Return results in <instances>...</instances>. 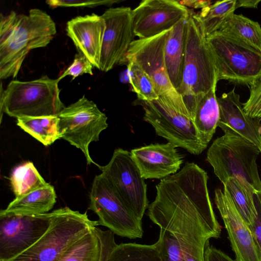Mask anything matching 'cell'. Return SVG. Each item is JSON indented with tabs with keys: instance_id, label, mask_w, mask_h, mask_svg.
I'll return each instance as SVG.
<instances>
[{
	"instance_id": "30bf717a",
	"label": "cell",
	"mask_w": 261,
	"mask_h": 261,
	"mask_svg": "<svg viewBox=\"0 0 261 261\" xmlns=\"http://www.w3.org/2000/svg\"><path fill=\"white\" fill-rule=\"evenodd\" d=\"M89 196L88 209L98 216L99 225L122 237L130 239L142 237V220L129 210L101 173L95 176Z\"/></svg>"
},
{
	"instance_id": "1f68e13d",
	"label": "cell",
	"mask_w": 261,
	"mask_h": 261,
	"mask_svg": "<svg viewBox=\"0 0 261 261\" xmlns=\"http://www.w3.org/2000/svg\"><path fill=\"white\" fill-rule=\"evenodd\" d=\"M93 67V65L85 56L79 53L75 55L73 62L58 80L60 81L67 75L72 76V80H73L77 76L84 73L93 75L92 69Z\"/></svg>"
},
{
	"instance_id": "9a60e30c",
	"label": "cell",
	"mask_w": 261,
	"mask_h": 261,
	"mask_svg": "<svg viewBox=\"0 0 261 261\" xmlns=\"http://www.w3.org/2000/svg\"><path fill=\"white\" fill-rule=\"evenodd\" d=\"M190 11L175 0H143L132 10L134 32L139 39L149 38L171 30Z\"/></svg>"
},
{
	"instance_id": "e575fe53",
	"label": "cell",
	"mask_w": 261,
	"mask_h": 261,
	"mask_svg": "<svg viewBox=\"0 0 261 261\" xmlns=\"http://www.w3.org/2000/svg\"><path fill=\"white\" fill-rule=\"evenodd\" d=\"M204 261H237L233 259L221 250L213 246H210L209 242L206 245Z\"/></svg>"
},
{
	"instance_id": "603a6c76",
	"label": "cell",
	"mask_w": 261,
	"mask_h": 261,
	"mask_svg": "<svg viewBox=\"0 0 261 261\" xmlns=\"http://www.w3.org/2000/svg\"><path fill=\"white\" fill-rule=\"evenodd\" d=\"M224 186V192L232 201L238 212L250 226L257 213L254 195L256 191L248 183L237 177L229 178Z\"/></svg>"
},
{
	"instance_id": "d6986e66",
	"label": "cell",
	"mask_w": 261,
	"mask_h": 261,
	"mask_svg": "<svg viewBox=\"0 0 261 261\" xmlns=\"http://www.w3.org/2000/svg\"><path fill=\"white\" fill-rule=\"evenodd\" d=\"M106 23L96 14L75 17L67 23V34L79 53L85 56L93 66L100 70V60Z\"/></svg>"
},
{
	"instance_id": "4316f807",
	"label": "cell",
	"mask_w": 261,
	"mask_h": 261,
	"mask_svg": "<svg viewBox=\"0 0 261 261\" xmlns=\"http://www.w3.org/2000/svg\"><path fill=\"white\" fill-rule=\"evenodd\" d=\"M15 198H19L49 184L46 182L34 164L27 162L15 167L10 178Z\"/></svg>"
},
{
	"instance_id": "52a82bcc",
	"label": "cell",
	"mask_w": 261,
	"mask_h": 261,
	"mask_svg": "<svg viewBox=\"0 0 261 261\" xmlns=\"http://www.w3.org/2000/svg\"><path fill=\"white\" fill-rule=\"evenodd\" d=\"M217 138L207 152V162L223 185L231 177L243 179L256 191H261V179L257 160L260 152L257 146L230 131Z\"/></svg>"
},
{
	"instance_id": "4dcf8cb0",
	"label": "cell",
	"mask_w": 261,
	"mask_h": 261,
	"mask_svg": "<svg viewBox=\"0 0 261 261\" xmlns=\"http://www.w3.org/2000/svg\"><path fill=\"white\" fill-rule=\"evenodd\" d=\"M250 96L243 108L246 114L253 118L261 119V79L250 86Z\"/></svg>"
},
{
	"instance_id": "6da1fadb",
	"label": "cell",
	"mask_w": 261,
	"mask_h": 261,
	"mask_svg": "<svg viewBox=\"0 0 261 261\" xmlns=\"http://www.w3.org/2000/svg\"><path fill=\"white\" fill-rule=\"evenodd\" d=\"M208 179L205 171L187 162L178 172L161 180L155 199L147 208V215L154 224L162 223L174 233L185 261H204L207 243L221 234Z\"/></svg>"
},
{
	"instance_id": "5bb4252c",
	"label": "cell",
	"mask_w": 261,
	"mask_h": 261,
	"mask_svg": "<svg viewBox=\"0 0 261 261\" xmlns=\"http://www.w3.org/2000/svg\"><path fill=\"white\" fill-rule=\"evenodd\" d=\"M106 23L100 60V70L108 72L121 64L136 36L132 10L128 7L111 8L101 15Z\"/></svg>"
},
{
	"instance_id": "f546056e",
	"label": "cell",
	"mask_w": 261,
	"mask_h": 261,
	"mask_svg": "<svg viewBox=\"0 0 261 261\" xmlns=\"http://www.w3.org/2000/svg\"><path fill=\"white\" fill-rule=\"evenodd\" d=\"M129 83L133 91L136 93L138 99L152 101L159 98L154 84L148 75L133 62L127 64Z\"/></svg>"
},
{
	"instance_id": "ba28073f",
	"label": "cell",
	"mask_w": 261,
	"mask_h": 261,
	"mask_svg": "<svg viewBox=\"0 0 261 261\" xmlns=\"http://www.w3.org/2000/svg\"><path fill=\"white\" fill-rule=\"evenodd\" d=\"M171 30L151 38L135 40L121 64H137L151 79L159 97H167L177 111L191 118L181 95L171 83L166 69L165 46Z\"/></svg>"
},
{
	"instance_id": "484cf974",
	"label": "cell",
	"mask_w": 261,
	"mask_h": 261,
	"mask_svg": "<svg viewBox=\"0 0 261 261\" xmlns=\"http://www.w3.org/2000/svg\"><path fill=\"white\" fill-rule=\"evenodd\" d=\"M218 31L232 35L261 50V27L259 23L242 14L234 13Z\"/></svg>"
},
{
	"instance_id": "7a4b0ae2",
	"label": "cell",
	"mask_w": 261,
	"mask_h": 261,
	"mask_svg": "<svg viewBox=\"0 0 261 261\" xmlns=\"http://www.w3.org/2000/svg\"><path fill=\"white\" fill-rule=\"evenodd\" d=\"M57 33L51 17L37 8L1 15L0 78L15 77L31 50L45 47Z\"/></svg>"
},
{
	"instance_id": "ac0fdd59",
	"label": "cell",
	"mask_w": 261,
	"mask_h": 261,
	"mask_svg": "<svg viewBox=\"0 0 261 261\" xmlns=\"http://www.w3.org/2000/svg\"><path fill=\"white\" fill-rule=\"evenodd\" d=\"M235 88L217 98L220 109L218 127L233 132L258 147L261 152V119L247 115Z\"/></svg>"
},
{
	"instance_id": "f1b7e54d",
	"label": "cell",
	"mask_w": 261,
	"mask_h": 261,
	"mask_svg": "<svg viewBox=\"0 0 261 261\" xmlns=\"http://www.w3.org/2000/svg\"><path fill=\"white\" fill-rule=\"evenodd\" d=\"M96 227L82 238L60 261H100L101 245Z\"/></svg>"
},
{
	"instance_id": "74e56055",
	"label": "cell",
	"mask_w": 261,
	"mask_h": 261,
	"mask_svg": "<svg viewBox=\"0 0 261 261\" xmlns=\"http://www.w3.org/2000/svg\"><path fill=\"white\" fill-rule=\"evenodd\" d=\"M256 198L258 201L260 210H261V191H256L255 192Z\"/></svg>"
},
{
	"instance_id": "3957f363",
	"label": "cell",
	"mask_w": 261,
	"mask_h": 261,
	"mask_svg": "<svg viewBox=\"0 0 261 261\" xmlns=\"http://www.w3.org/2000/svg\"><path fill=\"white\" fill-rule=\"evenodd\" d=\"M218 82L206 37L190 12L187 23L182 80L178 92L192 120L199 100L217 86Z\"/></svg>"
},
{
	"instance_id": "4fadbf2b",
	"label": "cell",
	"mask_w": 261,
	"mask_h": 261,
	"mask_svg": "<svg viewBox=\"0 0 261 261\" xmlns=\"http://www.w3.org/2000/svg\"><path fill=\"white\" fill-rule=\"evenodd\" d=\"M53 211L36 215L0 214V261H9L36 243L49 228Z\"/></svg>"
},
{
	"instance_id": "8fae6325",
	"label": "cell",
	"mask_w": 261,
	"mask_h": 261,
	"mask_svg": "<svg viewBox=\"0 0 261 261\" xmlns=\"http://www.w3.org/2000/svg\"><path fill=\"white\" fill-rule=\"evenodd\" d=\"M61 138L80 149L87 164L99 166L91 159L89 146L99 140L100 133L108 126L107 117L92 101L84 95L77 101L65 107L57 115Z\"/></svg>"
},
{
	"instance_id": "8992f818",
	"label": "cell",
	"mask_w": 261,
	"mask_h": 261,
	"mask_svg": "<svg viewBox=\"0 0 261 261\" xmlns=\"http://www.w3.org/2000/svg\"><path fill=\"white\" fill-rule=\"evenodd\" d=\"M217 80L250 86L261 79V50L221 31L206 37Z\"/></svg>"
},
{
	"instance_id": "cb8c5ba5",
	"label": "cell",
	"mask_w": 261,
	"mask_h": 261,
	"mask_svg": "<svg viewBox=\"0 0 261 261\" xmlns=\"http://www.w3.org/2000/svg\"><path fill=\"white\" fill-rule=\"evenodd\" d=\"M17 124L45 146L61 138L58 116L18 118Z\"/></svg>"
},
{
	"instance_id": "9c48e42d",
	"label": "cell",
	"mask_w": 261,
	"mask_h": 261,
	"mask_svg": "<svg viewBox=\"0 0 261 261\" xmlns=\"http://www.w3.org/2000/svg\"><path fill=\"white\" fill-rule=\"evenodd\" d=\"M138 100L144 111V120L153 126L158 135L195 155L206 148L198 137L193 120L177 111L167 97L159 96L152 101Z\"/></svg>"
},
{
	"instance_id": "e0dca14e",
	"label": "cell",
	"mask_w": 261,
	"mask_h": 261,
	"mask_svg": "<svg viewBox=\"0 0 261 261\" xmlns=\"http://www.w3.org/2000/svg\"><path fill=\"white\" fill-rule=\"evenodd\" d=\"M132 158L144 179H163L175 174L183 163L176 147L166 144H151L133 149Z\"/></svg>"
},
{
	"instance_id": "d4e9b609",
	"label": "cell",
	"mask_w": 261,
	"mask_h": 261,
	"mask_svg": "<svg viewBox=\"0 0 261 261\" xmlns=\"http://www.w3.org/2000/svg\"><path fill=\"white\" fill-rule=\"evenodd\" d=\"M236 9V0L218 1L193 16L206 37L218 31Z\"/></svg>"
},
{
	"instance_id": "7402d4cb",
	"label": "cell",
	"mask_w": 261,
	"mask_h": 261,
	"mask_svg": "<svg viewBox=\"0 0 261 261\" xmlns=\"http://www.w3.org/2000/svg\"><path fill=\"white\" fill-rule=\"evenodd\" d=\"M216 87H214L200 98L193 119L198 137L206 147L216 132L220 117L216 95Z\"/></svg>"
},
{
	"instance_id": "7c38bea8",
	"label": "cell",
	"mask_w": 261,
	"mask_h": 261,
	"mask_svg": "<svg viewBox=\"0 0 261 261\" xmlns=\"http://www.w3.org/2000/svg\"><path fill=\"white\" fill-rule=\"evenodd\" d=\"M99 169L129 210L142 220L149 205L147 185L130 152L115 149L109 163Z\"/></svg>"
},
{
	"instance_id": "d6a6232c",
	"label": "cell",
	"mask_w": 261,
	"mask_h": 261,
	"mask_svg": "<svg viewBox=\"0 0 261 261\" xmlns=\"http://www.w3.org/2000/svg\"><path fill=\"white\" fill-rule=\"evenodd\" d=\"M121 2L119 0H47L46 3L50 7H86L93 8L98 6H111L115 3Z\"/></svg>"
},
{
	"instance_id": "2e32d148",
	"label": "cell",
	"mask_w": 261,
	"mask_h": 261,
	"mask_svg": "<svg viewBox=\"0 0 261 261\" xmlns=\"http://www.w3.org/2000/svg\"><path fill=\"white\" fill-rule=\"evenodd\" d=\"M215 201L228 234L237 261H261L251 231L231 200L221 189L215 191Z\"/></svg>"
},
{
	"instance_id": "5b68a950",
	"label": "cell",
	"mask_w": 261,
	"mask_h": 261,
	"mask_svg": "<svg viewBox=\"0 0 261 261\" xmlns=\"http://www.w3.org/2000/svg\"><path fill=\"white\" fill-rule=\"evenodd\" d=\"M59 80L44 75L31 81H12L1 86V121L3 113L15 118L57 116L65 107L60 98Z\"/></svg>"
},
{
	"instance_id": "277c9868",
	"label": "cell",
	"mask_w": 261,
	"mask_h": 261,
	"mask_svg": "<svg viewBox=\"0 0 261 261\" xmlns=\"http://www.w3.org/2000/svg\"><path fill=\"white\" fill-rule=\"evenodd\" d=\"M47 230L32 246L9 261H60L86 234L99 225L87 212L68 207L53 211Z\"/></svg>"
},
{
	"instance_id": "8d00e7d4",
	"label": "cell",
	"mask_w": 261,
	"mask_h": 261,
	"mask_svg": "<svg viewBox=\"0 0 261 261\" xmlns=\"http://www.w3.org/2000/svg\"><path fill=\"white\" fill-rule=\"evenodd\" d=\"M260 0H236V8L239 7L257 8Z\"/></svg>"
},
{
	"instance_id": "83f0119b",
	"label": "cell",
	"mask_w": 261,
	"mask_h": 261,
	"mask_svg": "<svg viewBox=\"0 0 261 261\" xmlns=\"http://www.w3.org/2000/svg\"><path fill=\"white\" fill-rule=\"evenodd\" d=\"M106 261H164L157 243L144 245L135 243L116 244Z\"/></svg>"
},
{
	"instance_id": "ffe728a7",
	"label": "cell",
	"mask_w": 261,
	"mask_h": 261,
	"mask_svg": "<svg viewBox=\"0 0 261 261\" xmlns=\"http://www.w3.org/2000/svg\"><path fill=\"white\" fill-rule=\"evenodd\" d=\"M189 16L181 20L171 29L165 46V60L167 73L171 83L177 92L182 80L187 23Z\"/></svg>"
},
{
	"instance_id": "44dd1931",
	"label": "cell",
	"mask_w": 261,
	"mask_h": 261,
	"mask_svg": "<svg viewBox=\"0 0 261 261\" xmlns=\"http://www.w3.org/2000/svg\"><path fill=\"white\" fill-rule=\"evenodd\" d=\"M57 195L49 184L19 198H15L1 215H36L47 213L54 207Z\"/></svg>"
},
{
	"instance_id": "d590c367",
	"label": "cell",
	"mask_w": 261,
	"mask_h": 261,
	"mask_svg": "<svg viewBox=\"0 0 261 261\" xmlns=\"http://www.w3.org/2000/svg\"><path fill=\"white\" fill-rule=\"evenodd\" d=\"M179 3L182 5L188 7L193 8H201L203 9L211 5V1H179Z\"/></svg>"
},
{
	"instance_id": "836d02e7",
	"label": "cell",
	"mask_w": 261,
	"mask_h": 261,
	"mask_svg": "<svg viewBox=\"0 0 261 261\" xmlns=\"http://www.w3.org/2000/svg\"><path fill=\"white\" fill-rule=\"evenodd\" d=\"M254 199L257 213L254 218L253 223L248 226L251 231L261 259V210L255 193Z\"/></svg>"
}]
</instances>
